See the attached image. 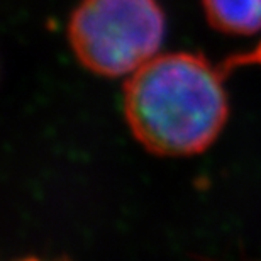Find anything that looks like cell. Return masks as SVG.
<instances>
[{"instance_id":"1","label":"cell","mask_w":261,"mask_h":261,"mask_svg":"<svg viewBox=\"0 0 261 261\" xmlns=\"http://www.w3.org/2000/svg\"><path fill=\"white\" fill-rule=\"evenodd\" d=\"M221 71L194 53L156 55L124 83V116L149 153L194 156L205 151L227 121Z\"/></svg>"},{"instance_id":"2","label":"cell","mask_w":261,"mask_h":261,"mask_svg":"<svg viewBox=\"0 0 261 261\" xmlns=\"http://www.w3.org/2000/svg\"><path fill=\"white\" fill-rule=\"evenodd\" d=\"M165 38L156 0H82L68 22L76 60L95 75L122 76L153 60Z\"/></svg>"},{"instance_id":"3","label":"cell","mask_w":261,"mask_h":261,"mask_svg":"<svg viewBox=\"0 0 261 261\" xmlns=\"http://www.w3.org/2000/svg\"><path fill=\"white\" fill-rule=\"evenodd\" d=\"M208 24L226 34L249 36L261 31V0H202Z\"/></svg>"},{"instance_id":"4","label":"cell","mask_w":261,"mask_h":261,"mask_svg":"<svg viewBox=\"0 0 261 261\" xmlns=\"http://www.w3.org/2000/svg\"><path fill=\"white\" fill-rule=\"evenodd\" d=\"M248 58H241L239 61H244V60H253V61H261V44H259V48H256V51L251 55H246Z\"/></svg>"},{"instance_id":"5","label":"cell","mask_w":261,"mask_h":261,"mask_svg":"<svg viewBox=\"0 0 261 261\" xmlns=\"http://www.w3.org/2000/svg\"><path fill=\"white\" fill-rule=\"evenodd\" d=\"M28 261H36V259H28Z\"/></svg>"}]
</instances>
